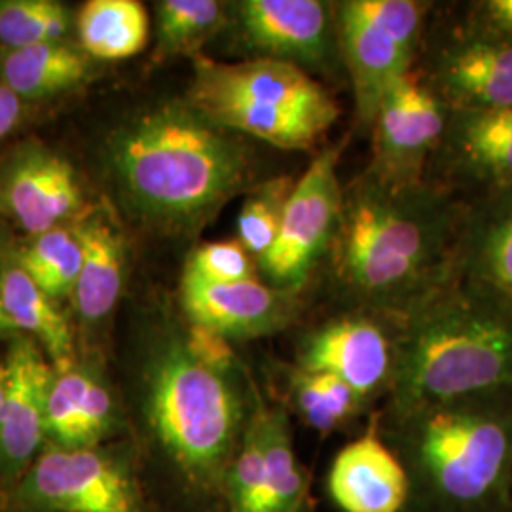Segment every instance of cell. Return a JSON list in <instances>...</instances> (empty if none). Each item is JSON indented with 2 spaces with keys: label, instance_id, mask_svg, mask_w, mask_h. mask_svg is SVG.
Here are the masks:
<instances>
[{
  "label": "cell",
  "instance_id": "1",
  "mask_svg": "<svg viewBox=\"0 0 512 512\" xmlns=\"http://www.w3.org/2000/svg\"><path fill=\"white\" fill-rule=\"evenodd\" d=\"M465 215L442 186L389 183L366 167L344 186L325 258L334 291L348 310L401 325L456 283Z\"/></svg>",
  "mask_w": 512,
  "mask_h": 512
},
{
  "label": "cell",
  "instance_id": "2",
  "mask_svg": "<svg viewBox=\"0 0 512 512\" xmlns=\"http://www.w3.org/2000/svg\"><path fill=\"white\" fill-rule=\"evenodd\" d=\"M258 382L245 368L200 363L183 330L156 336L141 365L135 439L164 512H228L226 476L253 412Z\"/></svg>",
  "mask_w": 512,
  "mask_h": 512
},
{
  "label": "cell",
  "instance_id": "3",
  "mask_svg": "<svg viewBox=\"0 0 512 512\" xmlns=\"http://www.w3.org/2000/svg\"><path fill=\"white\" fill-rule=\"evenodd\" d=\"M112 175L129 211L165 232H192L253 175L251 150L192 105L164 103L114 131Z\"/></svg>",
  "mask_w": 512,
  "mask_h": 512
},
{
  "label": "cell",
  "instance_id": "4",
  "mask_svg": "<svg viewBox=\"0 0 512 512\" xmlns=\"http://www.w3.org/2000/svg\"><path fill=\"white\" fill-rule=\"evenodd\" d=\"M374 414L406 471L404 512H512V389Z\"/></svg>",
  "mask_w": 512,
  "mask_h": 512
},
{
  "label": "cell",
  "instance_id": "5",
  "mask_svg": "<svg viewBox=\"0 0 512 512\" xmlns=\"http://www.w3.org/2000/svg\"><path fill=\"white\" fill-rule=\"evenodd\" d=\"M512 389V319L458 281L399 325L397 368L378 414Z\"/></svg>",
  "mask_w": 512,
  "mask_h": 512
},
{
  "label": "cell",
  "instance_id": "6",
  "mask_svg": "<svg viewBox=\"0 0 512 512\" xmlns=\"http://www.w3.org/2000/svg\"><path fill=\"white\" fill-rule=\"evenodd\" d=\"M186 103L219 128L285 150L315 147L340 116L310 73L260 57L222 63L196 55Z\"/></svg>",
  "mask_w": 512,
  "mask_h": 512
},
{
  "label": "cell",
  "instance_id": "7",
  "mask_svg": "<svg viewBox=\"0 0 512 512\" xmlns=\"http://www.w3.org/2000/svg\"><path fill=\"white\" fill-rule=\"evenodd\" d=\"M2 512H164L135 439L67 450L48 444Z\"/></svg>",
  "mask_w": 512,
  "mask_h": 512
},
{
  "label": "cell",
  "instance_id": "8",
  "mask_svg": "<svg viewBox=\"0 0 512 512\" xmlns=\"http://www.w3.org/2000/svg\"><path fill=\"white\" fill-rule=\"evenodd\" d=\"M425 6L414 0H344L334 4L338 52L348 69L357 114L370 128L385 95L418 52Z\"/></svg>",
  "mask_w": 512,
  "mask_h": 512
},
{
  "label": "cell",
  "instance_id": "9",
  "mask_svg": "<svg viewBox=\"0 0 512 512\" xmlns=\"http://www.w3.org/2000/svg\"><path fill=\"white\" fill-rule=\"evenodd\" d=\"M342 150L344 143L325 148L296 179L274 247L258 260L266 283L277 291L296 296L329 255L344 198L338 177Z\"/></svg>",
  "mask_w": 512,
  "mask_h": 512
},
{
  "label": "cell",
  "instance_id": "10",
  "mask_svg": "<svg viewBox=\"0 0 512 512\" xmlns=\"http://www.w3.org/2000/svg\"><path fill=\"white\" fill-rule=\"evenodd\" d=\"M399 325L365 311H344L306 330L293 365L348 384L372 410L387 399L397 368Z\"/></svg>",
  "mask_w": 512,
  "mask_h": 512
},
{
  "label": "cell",
  "instance_id": "11",
  "mask_svg": "<svg viewBox=\"0 0 512 512\" xmlns=\"http://www.w3.org/2000/svg\"><path fill=\"white\" fill-rule=\"evenodd\" d=\"M450 109L416 73L385 95L372 129V164L368 169L389 183H425L427 158L439 150Z\"/></svg>",
  "mask_w": 512,
  "mask_h": 512
},
{
  "label": "cell",
  "instance_id": "12",
  "mask_svg": "<svg viewBox=\"0 0 512 512\" xmlns=\"http://www.w3.org/2000/svg\"><path fill=\"white\" fill-rule=\"evenodd\" d=\"M8 384L0 410V494L10 492L48 446L46 406L55 370L31 336L6 353Z\"/></svg>",
  "mask_w": 512,
  "mask_h": 512
},
{
  "label": "cell",
  "instance_id": "13",
  "mask_svg": "<svg viewBox=\"0 0 512 512\" xmlns=\"http://www.w3.org/2000/svg\"><path fill=\"white\" fill-rule=\"evenodd\" d=\"M239 38L260 59L302 71L327 69L336 40L334 4L319 0H243L236 8Z\"/></svg>",
  "mask_w": 512,
  "mask_h": 512
},
{
  "label": "cell",
  "instance_id": "14",
  "mask_svg": "<svg viewBox=\"0 0 512 512\" xmlns=\"http://www.w3.org/2000/svg\"><path fill=\"white\" fill-rule=\"evenodd\" d=\"M82 205L71 162L40 143H23L0 167V209L33 236L61 228Z\"/></svg>",
  "mask_w": 512,
  "mask_h": 512
},
{
  "label": "cell",
  "instance_id": "15",
  "mask_svg": "<svg viewBox=\"0 0 512 512\" xmlns=\"http://www.w3.org/2000/svg\"><path fill=\"white\" fill-rule=\"evenodd\" d=\"M181 304L188 323L215 330L232 342L279 334L300 313L296 296L277 291L258 277L211 283L184 272Z\"/></svg>",
  "mask_w": 512,
  "mask_h": 512
},
{
  "label": "cell",
  "instance_id": "16",
  "mask_svg": "<svg viewBox=\"0 0 512 512\" xmlns=\"http://www.w3.org/2000/svg\"><path fill=\"white\" fill-rule=\"evenodd\" d=\"M435 156L450 183L478 190L480 198L512 190V105L450 110Z\"/></svg>",
  "mask_w": 512,
  "mask_h": 512
},
{
  "label": "cell",
  "instance_id": "17",
  "mask_svg": "<svg viewBox=\"0 0 512 512\" xmlns=\"http://www.w3.org/2000/svg\"><path fill=\"white\" fill-rule=\"evenodd\" d=\"M429 86L450 110L512 105V42L463 31L435 55Z\"/></svg>",
  "mask_w": 512,
  "mask_h": 512
},
{
  "label": "cell",
  "instance_id": "18",
  "mask_svg": "<svg viewBox=\"0 0 512 512\" xmlns=\"http://www.w3.org/2000/svg\"><path fill=\"white\" fill-rule=\"evenodd\" d=\"M456 281L512 319V190L467 205Z\"/></svg>",
  "mask_w": 512,
  "mask_h": 512
},
{
  "label": "cell",
  "instance_id": "19",
  "mask_svg": "<svg viewBox=\"0 0 512 512\" xmlns=\"http://www.w3.org/2000/svg\"><path fill=\"white\" fill-rule=\"evenodd\" d=\"M327 497L340 512H404L408 478L403 463L382 439L376 414L366 429L334 456Z\"/></svg>",
  "mask_w": 512,
  "mask_h": 512
},
{
  "label": "cell",
  "instance_id": "20",
  "mask_svg": "<svg viewBox=\"0 0 512 512\" xmlns=\"http://www.w3.org/2000/svg\"><path fill=\"white\" fill-rule=\"evenodd\" d=\"M126 421L109 385L92 368L55 372L46 406L48 444L67 450L118 440Z\"/></svg>",
  "mask_w": 512,
  "mask_h": 512
},
{
  "label": "cell",
  "instance_id": "21",
  "mask_svg": "<svg viewBox=\"0 0 512 512\" xmlns=\"http://www.w3.org/2000/svg\"><path fill=\"white\" fill-rule=\"evenodd\" d=\"M82 268L74 289L76 310L84 323H99L112 313L124 287L126 245L116 224L103 213L80 222Z\"/></svg>",
  "mask_w": 512,
  "mask_h": 512
},
{
  "label": "cell",
  "instance_id": "22",
  "mask_svg": "<svg viewBox=\"0 0 512 512\" xmlns=\"http://www.w3.org/2000/svg\"><path fill=\"white\" fill-rule=\"evenodd\" d=\"M0 302L18 330L27 332L44 349L55 372L78 365L74 334L54 298L40 291L18 264H8L0 274Z\"/></svg>",
  "mask_w": 512,
  "mask_h": 512
},
{
  "label": "cell",
  "instance_id": "23",
  "mask_svg": "<svg viewBox=\"0 0 512 512\" xmlns=\"http://www.w3.org/2000/svg\"><path fill=\"white\" fill-rule=\"evenodd\" d=\"M279 376L283 395L275 401L319 435L344 431L365 414H372L363 399L336 376L304 370L293 363L283 366Z\"/></svg>",
  "mask_w": 512,
  "mask_h": 512
},
{
  "label": "cell",
  "instance_id": "24",
  "mask_svg": "<svg viewBox=\"0 0 512 512\" xmlns=\"http://www.w3.org/2000/svg\"><path fill=\"white\" fill-rule=\"evenodd\" d=\"M255 414L275 512H315L311 478L294 448L291 414L283 404L268 399L260 385L256 389Z\"/></svg>",
  "mask_w": 512,
  "mask_h": 512
},
{
  "label": "cell",
  "instance_id": "25",
  "mask_svg": "<svg viewBox=\"0 0 512 512\" xmlns=\"http://www.w3.org/2000/svg\"><path fill=\"white\" fill-rule=\"evenodd\" d=\"M90 73L92 57L65 40L8 50L0 59V76L27 101L69 92Z\"/></svg>",
  "mask_w": 512,
  "mask_h": 512
},
{
  "label": "cell",
  "instance_id": "26",
  "mask_svg": "<svg viewBox=\"0 0 512 512\" xmlns=\"http://www.w3.org/2000/svg\"><path fill=\"white\" fill-rule=\"evenodd\" d=\"M80 48L92 59L120 61L141 54L150 38V18L137 0H90L76 18Z\"/></svg>",
  "mask_w": 512,
  "mask_h": 512
},
{
  "label": "cell",
  "instance_id": "27",
  "mask_svg": "<svg viewBox=\"0 0 512 512\" xmlns=\"http://www.w3.org/2000/svg\"><path fill=\"white\" fill-rule=\"evenodd\" d=\"M226 21V8L217 0H162L156 4L158 59L196 54Z\"/></svg>",
  "mask_w": 512,
  "mask_h": 512
},
{
  "label": "cell",
  "instance_id": "28",
  "mask_svg": "<svg viewBox=\"0 0 512 512\" xmlns=\"http://www.w3.org/2000/svg\"><path fill=\"white\" fill-rule=\"evenodd\" d=\"M40 291L54 298L74 293L82 268V243L76 230L55 228L33 239L16 260Z\"/></svg>",
  "mask_w": 512,
  "mask_h": 512
},
{
  "label": "cell",
  "instance_id": "29",
  "mask_svg": "<svg viewBox=\"0 0 512 512\" xmlns=\"http://www.w3.org/2000/svg\"><path fill=\"white\" fill-rule=\"evenodd\" d=\"M294 184L291 175L272 177L255 186L239 209L238 239L256 264L274 247Z\"/></svg>",
  "mask_w": 512,
  "mask_h": 512
},
{
  "label": "cell",
  "instance_id": "30",
  "mask_svg": "<svg viewBox=\"0 0 512 512\" xmlns=\"http://www.w3.org/2000/svg\"><path fill=\"white\" fill-rule=\"evenodd\" d=\"M71 29V12L55 0H0V44L21 50L61 42Z\"/></svg>",
  "mask_w": 512,
  "mask_h": 512
},
{
  "label": "cell",
  "instance_id": "31",
  "mask_svg": "<svg viewBox=\"0 0 512 512\" xmlns=\"http://www.w3.org/2000/svg\"><path fill=\"white\" fill-rule=\"evenodd\" d=\"M226 505L228 512H275L274 499L266 476L255 404L238 452L232 459L226 476Z\"/></svg>",
  "mask_w": 512,
  "mask_h": 512
},
{
  "label": "cell",
  "instance_id": "32",
  "mask_svg": "<svg viewBox=\"0 0 512 512\" xmlns=\"http://www.w3.org/2000/svg\"><path fill=\"white\" fill-rule=\"evenodd\" d=\"M255 266V258L239 239H226L198 247L188 258L184 272L211 283H238L255 279Z\"/></svg>",
  "mask_w": 512,
  "mask_h": 512
},
{
  "label": "cell",
  "instance_id": "33",
  "mask_svg": "<svg viewBox=\"0 0 512 512\" xmlns=\"http://www.w3.org/2000/svg\"><path fill=\"white\" fill-rule=\"evenodd\" d=\"M183 336L192 355L203 365L222 374H239L245 370L232 340H228L219 332L188 323V327L183 329Z\"/></svg>",
  "mask_w": 512,
  "mask_h": 512
},
{
  "label": "cell",
  "instance_id": "34",
  "mask_svg": "<svg viewBox=\"0 0 512 512\" xmlns=\"http://www.w3.org/2000/svg\"><path fill=\"white\" fill-rule=\"evenodd\" d=\"M467 31L512 42V0H484L473 4Z\"/></svg>",
  "mask_w": 512,
  "mask_h": 512
},
{
  "label": "cell",
  "instance_id": "35",
  "mask_svg": "<svg viewBox=\"0 0 512 512\" xmlns=\"http://www.w3.org/2000/svg\"><path fill=\"white\" fill-rule=\"evenodd\" d=\"M21 97L0 76V141L12 133L21 120Z\"/></svg>",
  "mask_w": 512,
  "mask_h": 512
},
{
  "label": "cell",
  "instance_id": "36",
  "mask_svg": "<svg viewBox=\"0 0 512 512\" xmlns=\"http://www.w3.org/2000/svg\"><path fill=\"white\" fill-rule=\"evenodd\" d=\"M16 327H14V323L10 321V317L6 315V311L2 308V302H0V336L2 334H10V332H16Z\"/></svg>",
  "mask_w": 512,
  "mask_h": 512
},
{
  "label": "cell",
  "instance_id": "37",
  "mask_svg": "<svg viewBox=\"0 0 512 512\" xmlns=\"http://www.w3.org/2000/svg\"><path fill=\"white\" fill-rule=\"evenodd\" d=\"M6 384H8V366H6V361H0V410H2L4 395H6Z\"/></svg>",
  "mask_w": 512,
  "mask_h": 512
},
{
  "label": "cell",
  "instance_id": "38",
  "mask_svg": "<svg viewBox=\"0 0 512 512\" xmlns=\"http://www.w3.org/2000/svg\"><path fill=\"white\" fill-rule=\"evenodd\" d=\"M0 512H2V494H0Z\"/></svg>",
  "mask_w": 512,
  "mask_h": 512
}]
</instances>
